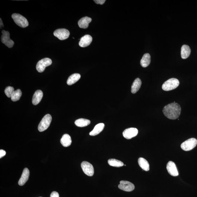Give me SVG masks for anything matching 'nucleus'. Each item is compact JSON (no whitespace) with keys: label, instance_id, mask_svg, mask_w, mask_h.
Returning <instances> with one entry per match:
<instances>
[{"label":"nucleus","instance_id":"nucleus-1","mask_svg":"<svg viewBox=\"0 0 197 197\" xmlns=\"http://www.w3.org/2000/svg\"><path fill=\"white\" fill-rule=\"evenodd\" d=\"M181 107L178 103H173L165 106L163 112L165 116L170 119H176L179 117L181 113Z\"/></svg>","mask_w":197,"mask_h":197},{"label":"nucleus","instance_id":"nucleus-2","mask_svg":"<svg viewBox=\"0 0 197 197\" xmlns=\"http://www.w3.org/2000/svg\"><path fill=\"white\" fill-rule=\"evenodd\" d=\"M179 81L177 78H170L163 83L162 89L165 91H171L176 89L179 86Z\"/></svg>","mask_w":197,"mask_h":197},{"label":"nucleus","instance_id":"nucleus-3","mask_svg":"<svg viewBox=\"0 0 197 197\" xmlns=\"http://www.w3.org/2000/svg\"><path fill=\"white\" fill-rule=\"evenodd\" d=\"M15 23L21 28H25L29 26V22L21 14L14 13L12 15Z\"/></svg>","mask_w":197,"mask_h":197},{"label":"nucleus","instance_id":"nucleus-4","mask_svg":"<svg viewBox=\"0 0 197 197\" xmlns=\"http://www.w3.org/2000/svg\"><path fill=\"white\" fill-rule=\"evenodd\" d=\"M52 117L51 115L46 114L42 119L38 126V130L40 132L44 131L49 127Z\"/></svg>","mask_w":197,"mask_h":197},{"label":"nucleus","instance_id":"nucleus-5","mask_svg":"<svg viewBox=\"0 0 197 197\" xmlns=\"http://www.w3.org/2000/svg\"><path fill=\"white\" fill-rule=\"evenodd\" d=\"M197 145V140L195 138H191L183 142L181 147L184 151H188L193 149Z\"/></svg>","mask_w":197,"mask_h":197},{"label":"nucleus","instance_id":"nucleus-6","mask_svg":"<svg viewBox=\"0 0 197 197\" xmlns=\"http://www.w3.org/2000/svg\"><path fill=\"white\" fill-rule=\"evenodd\" d=\"M52 61L49 58H43L38 62L36 65V69L38 72H43L46 67L50 66L52 64Z\"/></svg>","mask_w":197,"mask_h":197},{"label":"nucleus","instance_id":"nucleus-7","mask_svg":"<svg viewBox=\"0 0 197 197\" xmlns=\"http://www.w3.org/2000/svg\"><path fill=\"white\" fill-rule=\"evenodd\" d=\"M2 33L1 36V41L3 44H4L8 48H11L14 46V42L10 38V34L9 31L3 30L1 31Z\"/></svg>","mask_w":197,"mask_h":197},{"label":"nucleus","instance_id":"nucleus-8","mask_svg":"<svg viewBox=\"0 0 197 197\" xmlns=\"http://www.w3.org/2000/svg\"><path fill=\"white\" fill-rule=\"evenodd\" d=\"M81 167L85 174L92 176L94 174V168L93 165L87 161H83L81 163Z\"/></svg>","mask_w":197,"mask_h":197},{"label":"nucleus","instance_id":"nucleus-9","mask_svg":"<svg viewBox=\"0 0 197 197\" xmlns=\"http://www.w3.org/2000/svg\"><path fill=\"white\" fill-rule=\"evenodd\" d=\"M53 34L61 40H64L69 37L70 32L67 29H60L56 30L53 33Z\"/></svg>","mask_w":197,"mask_h":197},{"label":"nucleus","instance_id":"nucleus-10","mask_svg":"<svg viewBox=\"0 0 197 197\" xmlns=\"http://www.w3.org/2000/svg\"><path fill=\"white\" fill-rule=\"evenodd\" d=\"M118 188L123 191L131 192L134 190L135 186L133 183L129 181L122 180L120 182Z\"/></svg>","mask_w":197,"mask_h":197},{"label":"nucleus","instance_id":"nucleus-11","mask_svg":"<svg viewBox=\"0 0 197 197\" xmlns=\"http://www.w3.org/2000/svg\"><path fill=\"white\" fill-rule=\"evenodd\" d=\"M138 130L136 128H129L125 130L123 133V136L127 139H131L137 135Z\"/></svg>","mask_w":197,"mask_h":197},{"label":"nucleus","instance_id":"nucleus-12","mask_svg":"<svg viewBox=\"0 0 197 197\" xmlns=\"http://www.w3.org/2000/svg\"><path fill=\"white\" fill-rule=\"evenodd\" d=\"M166 169L169 174L173 176H177L178 175V173L176 164L173 161H170L166 165Z\"/></svg>","mask_w":197,"mask_h":197},{"label":"nucleus","instance_id":"nucleus-13","mask_svg":"<svg viewBox=\"0 0 197 197\" xmlns=\"http://www.w3.org/2000/svg\"><path fill=\"white\" fill-rule=\"evenodd\" d=\"M93 41V38L90 35H86L80 39L79 46L81 47L85 48L89 46Z\"/></svg>","mask_w":197,"mask_h":197},{"label":"nucleus","instance_id":"nucleus-14","mask_svg":"<svg viewBox=\"0 0 197 197\" xmlns=\"http://www.w3.org/2000/svg\"><path fill=\"white\" fill-rule=\"evenodd\" d=\"M30 175L29 170L27 168H25L23 170L22 175L18 181V184L20 186H23L29 179Z\"/></svg>","mask_w":197,"mask_h":197},{"label":"nucleus","instance_id":"nucleus-15","mask_svg":"<svg viewBox=\"0 0 197 197\" xmlns=\"http://www.w3.org/2000/svg\"><path fill=\"white\" fill-rule=\"evenodd\" d=\"M92 21L91 18L85 16L81 18L78 21V24L79 27L83 29H87L89 26V24Z\"/></svg>","mask_w":197,"mask_h":197},{"label":"nucleus","instance_id":"nucleus-16","mask_svg":"<svg viewBox=\"0 0 197 197\" xmlns=\"http://www.w3.org/2000/svg\"><path fill=\"white\" fill-rule=\"evenodd\" d=\"M43 96V91L40 90H38L35 92L33 95L32 103L33 105H37L41 101Z\"/></svg>","mask_w":197,"mask_h":197},{"label":"nucleus","instance_id":"nucleus-17","mask_svg":"<svg viewBox=\"0 0 197 197\" xmlns=\"http://www.w3.org/2000/svg\"><path fill=\"white\" fill-rule=\"evenodd\" d=\"M104 124L103 123H100L95 126L94 128L90 133L91 136H96L101 132L104 128Z\"/></svg>","mask_w":197,"mask_h":197},{"label":"nucleus","instance_id":"nucleus-18","mask_svg":"<svg viewBox=\"0 0 197 197\" xmlns=\"http://www.w3.org/2000/svg\"><path fill=\"white\" fill-rule=\"evenodd\" d=\"M191 50L189 46L184 45L181 48V57L183 59H185L188 58L191 54Z\"/></svg>","mask_w":197,"mask_h":197},{"label":"nucleus","instance_id":"nucleus-19","mask_svg":"<svg viewBox=\"0 0 197 197\" xmlns=\"http://www.w3.org/2000/svg\"><path fill=\"white\" fill-rule=\"evenodd\" d=\"M142 84V82L141 79L139 78H137L133 82L132 85L131 86V92L132 93H137L141 87Z\"/></svg>","mask_w":197,"mask_h":197},{"label":"nucleus","instance_id":"nucleus-20","mask_svg":"<svg viewBox=\"0 0 197 197\" xmlns=\"http://www.w3.org/2000/svg\"><path fill=\"white\" fill-rule=\"evenodd\" d=\"M151 62V56L148 53H146L143 55L140 62V64L143 67L145 68L149 66Z\"/></svg>","mask_w":197,"mask_h":197},{"label":"nucleus","instance_id":"nucleus-21","mask_svg":"<svg viewBox=\"0 0 197 197\" xmlns=\"http://www.w3.org/2000/svg\"><path fill=\"white\" fill-rule=\"evenodd\" d=\"M61 144L63 146L67 147L71 145L72 143V140L71 137L69 134H64L63 135L62 137L60 140Z\"/></svg>","mask_w":197,"mask_h":197},{"label":"nucleus","instance_id":"nucleus-22","mask_svg":"<svg viewBox=\"0 0 197 197\" xmlns=\"http://www.w3.org/2000/svg\"><path fill=\"white\" fill-rule=\"evenodd\" d=\"M81 78V75L78 73H74L72 75L68 78L67 81V84L69 86L75 83Z\"/></svg>","mask_w":197,"mask_h":197},{"label":"nucleus","instance_id":"nucleus-23","mask_svg":"<svg viewBox=\"0 0 197 197\" xmlns=\"http://www.w3.org/2000/svg\"><path fill=\"white\" fill-rule=\"evenodd\" d=\"M138 163L140 167L146 171L149 170V164L148 162L145 158L140 157L138 160Z\"/></svg>","mask_w":197,"mask_h":197},{"label":"nucleus","instance_id":"nucleus-24","mask_svg":"<svg viewBox=\"0 0 197 197\" xmlns=\"http://www.w3.org/2000/svg\"><path fill=\"white\" fill-rule=\"evenodd\" d=\"M91 123L89 120L83 118H80V119L76 120L75 122V124L76 126L79 127H84L88 126Z\"/></svg>","mask_w":197,"mask_h":197},{"label":"nucleus","instance_id":"nucleus-25","mask_svg":"<svg viewBox=\"0 0 197 197\" xmlns=\"http://www.w3.org/2000/svg\"><path fill=\"white\" fill-rule=\"evenodd\" d=\"M108 163L110 166L116 167H120L124 165V163L122 161L115 159L108 160Z\"/></svg>","mask_w":197,"mask_h":197},{"label":"nucleus","instance_id":"nucleus-26","mask_svg":"<svg viewBox=\"0 0 197 197\" xmlns=\"http://www.w3.org/2000/svg\"><path fill=\"white\" fill-rule=\"evenodd\" d=\"M22 92L20 89H18L15 91L12 96L11 99L13 101H16L19 100L22 96Z\"/></svg>","mask_w":197,"mask_h":197},{"label":"nucleus","instance_id":"nucleus-27","mask_svg":"<svg viewBox=\"0 0 197 197\" xmlns=\"http://www.w3.org/2000/svg\"><path fill=\"white\" fill-rule=\"evenodd\" d=\"M14 91V88L10 86L7 87L4 90V93L6 96L9 98H11Z\"/></svg>","mask_w":197,"mask_h":197},{"label":"nucleus","instance_id":"nucleus-28","mask_svg":"<svg viewBox=\"0 0 197 197\" xmlns=\"http://www.w3.org/2000/svg\"><path fill=\"white\" fill-rule=\"evenodd\" d=\"M93 1H94L96 4L102 5L104 4L106 1L105 0H94Z\"/></svg>","mask_w":197,"mask_h":197},{"label":"nucleus","instance_id":"nucleus-29","mask_svg":"<svg viewBox=\"0 0 197 197\" xmlns=\"http://www.w3.org/2000/svg\"><path fill=\"white\" fill-rule=\"evenodd\" d=\"M50 197H59V195L57 192L53 191L51 193Z\"/></svg>","mask_w":197,"mask_h":197},{"label":"nucleus","instance_id":"nucleus-30","mask_svg":"<svg viewBox=\"0 0 197 197\" xmlns=\"http://www.w3.org/2000/svg\"><path fill=\"white\" fill-rule=\"evenodd\" d=\"M6 154V151L2 149L0 150V158H1L5 156Z\"/></svg>","mask_w":197,"mask_h":197},{"label":"nucleus","instance_id":"nucleus-31","mask_svg":"<svg viewBox=\"0 0 197 197\" xmlns=\"http://www.w3.org/2000/svg\"><path fill=\"white\" fill-rule=\"evenodd\" d=\"M1 19V28L2 27L4 26V25H3V24L2 22V20H1V18L0 19Z\"/></svg>","mask_w":197,"mask_h":197},{"label":"nucleus","instance_id":"nucleus-32","mask_svg":"<svg viewBox=\"0 0 197 197\" xmlns=\"http://www.w3.org/2000/svg\"></svg>","mask_w":197,"mask_h":197}]
</instances>
